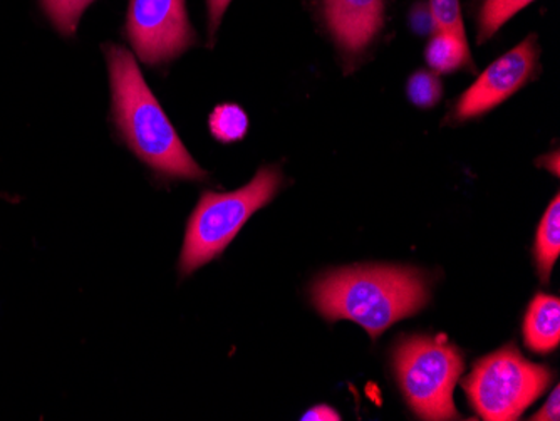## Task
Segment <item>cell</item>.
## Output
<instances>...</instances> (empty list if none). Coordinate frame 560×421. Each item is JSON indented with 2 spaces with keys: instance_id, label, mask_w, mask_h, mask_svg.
Returning <instances> with one entry per match:
<instances>
[{
  "instance_id": "obj_1",
  "label": "cell",
  "mask_w": 560,
  "mask_h": 421,
  "mask_svg": "<svg viewBox=\"0 0 560 421\" xmlns=\"http://www.w3.org/2000/svg\"><path fill=\"white\" fill-rule=\"evenodd\" d=\"M113 115L131 152L160 175L201 180L207 173L197 165L168 116L153 96L133 55L125 47L106 46Z\"/></svg>"
},
{
  "instance_id": "obj_2",
  "label": "cell",
  "mask_w": 560,
  "mask_h": 421,
  "mask_svg": "<svg viewBox=\"0 0 560 421\" xmlns=\"http://www.w3.org/2000/svg\"><path fill=\"white\" fill-rule=\"evenodd\" d=\"M428 300L427 279L408 267H351L324 276L313 288L324 317L352 320L373 339L423 309Z\"/></svg>"
},
{
  "instance_id": "obj_3",
  "label": "cell",
  "mask_w": 560,
  "mask_h": 421,
  "mask_svg": "<svg viewBox=\"0 0 560 421\" xmlns=\"http://www.w3.org/2000/svg\"><path fill=\"white\" fill-rule=\"evenodd\" d=\"M276 166H264L250 184L229 194L206 191L188 220L180 272L191 274L198 267L217 259L229 247L245 222L276 197L282 185Z\"/></svg>"
},
{
  "instance_id": "obj_4",
  "label": "cell",
  "mask_w": 560,
  "mask_h": 421,
  "mask_svg": "<svg viewBox=\"0 0 560 421\" xmlns=\"http://www.w3.org/2000/svg\"><path fill=\"white\" fill-rule=\"evenodd\" d=\"M396 376L411 410L423 420L458 418L453 391L464 371V358L443 336H413L395 353Z\"/></svg>"
},
{
  "instance_id": "obj_5",
  "label": "cell",
  "mask_w": 560,
  "mask_h": 421,
  "mask_svg": "<svg viewBox=\"0 0 560 421\" xmlns=\"http://www.w3.org/2000/svg\"><path fill=\"white\" fill-rule=\"evenodd\" d=\"M552 382L546 366L532 363L515 346L483 358L475 364L464 388L475 411L483 420H517Z\"/></svg>"
},
{
  "instance_id": "obj_6",
  "label": "cell",
  "mask_w": 560,
  "mask_h": 421,
  "mask_svg": "<svg viewBox=\"0 0 560 421\" xmlns=\"http://www.w3.org/2000/svg\"><path fill=\"white\" fill-rule=\"evenodd\" d=\"M126 34L144 65H163L195 44L185 0H130Z\"/></svg>"
},
{
  "instance_id": "obj_7",
  "label": "cell",
  "mask_w": 560,
  "mask_h": 421,
  "mask_svg": "<svg viewBox=\"0 0 560 421\" xmlns=\"http://www.w3.org/2000/svg\"><path fill=\"white\" fill-rule=\"evenodd\" d=\"M539 61V43L537 36H528L512 51L497 59L489 66L474 86L465 91L460 102L456 103L453 118L455 121H467L486 115L490 109L505 102L517 93L536 71Z\"/></svg>"
},
{
  "instance_id": "obj_8",
  "label": "cell",
  "mask_w": 560,
  "mask_h": 421,
  "mask_svg": "<svg viewBox=\"0 0 560 421\" xmlns=\"http://www.w3.org/2000/svg\"><path fill=\"white\" fill-rule=\"evenodd\" d=\"M324 21L346 55L364 51L380 34L385 0H323Z\"/></svg>"
},
{
  "instance_id": "obj_9",
  "label": "cell",
  "mask_w": 560,
  "mask_h": 421,
  "mask_svg": "<svg viewBox=\"0 0 560 421\" xmlns=\"http://www.w3.org/2000/svg\"><path fill=\"white\" fill-rule=\"evenodd\" d=\"M524 339L528 350L552 353L560 342V303L556 295L537 294L524 320Z\"/></svg>"
},
{
  "instance_id": "obj_10",
  "label": "cell",
  "mask_w": 560,
  "mask_h": 421,
  "mask_svg": "<svg viewBox=\"0 0 560 421\" xmlns=\"http://www.w3.org/2000/svg\"><path fill=\"white\" fill-rule=\"evenodd\" d=\"M428 66L433 72H453L471 66L470 47L467 37L455 36V34L440 33L431 37L427 51Z\"/></svg>"
},
{
  "instance_id": "obj_11",
  "label": "cell",
  "mask_w": 560,
  "mask_h": 421,
  "mask_svg": "<svg viewBox=\"0 0 560 421\" xmlns=\"http://www.w3.org/2000/svg\"><path fill=\"white\" fill-rule=\"evenodd\" d=\"M536 264L542 281H549L560 254V198L556 195L540 220L536 237Z\"/></svg>"
},
{
  "instance_id": "obj_12",
  "label": "cell",
  "mask_w": 560,
  "mask_h": 421,
  "mask_svg": "<svg viewBox=\"0 0 560 421\" xmlns=\"http://www.w3.org/2000/svg\"><path fill=\"white\" fill-rule=\"evenodd\" d=\"M532 2L534 0H486L478 17V40L483 43L490 39L509 19L514 17Z\"/></svg>"
},
{
  "instance_id": "obj_13",
  "label": "cell",
  "mask_w": 560,
  "mask_h": 421,
  "mask_svg": "<svg viewBox=\"0 0 560 421\" xmlns=\"http://www.w3.org/2000/svg\"><path fill=\"white\" fill-rule=\"evenodd\" d=\"M248 130V118L237 105H220L210 115V131L223 143L242 140Z\"/></svg>"
},
{
  "instance_id": "obj_14",
  "label": "cell",
  "mask_w": 560,
  "mask_h": 421,
  "mask_svg": "<svg viewBox=\"0 0 560 421\" xmlns=\"http://www.w3.org/2000/svg\"><path fill=\"white\" fill-rule=\"evenodd\" d=\"M94 0H40V8L46 12L52 26L69 37L78 30L84 11L93 4Z\"/></svg>"
},
{
  "instance_id": "obj_15",
  "label": "cell",
  "mask_w": 560,
  "mask_h": 421,
  "mask_svg": "<svg viewBox=\"0 0 560 421\" xmlns=\"http://www.w3.org/2000/svg\"><path fill=\"white\" fill-rule=\"evenodd\" d=\"M408 96L418 108H433L442 97V83L433 71H417L408 81Z\"/></svg>"
},
{
  "instance_id": "obj_16",
  "label": "cell",
  "mask_w": 560,
  "mask_h": 421,
  "mask_svg": "<svg viewBox=\"0 0 560 421\" xmlns=\"http://www.w3.org/2000/svg\"><path fill=\"white\" fill-rule=\"evenodd\" d=\"M428 8L435 21L436 31L465 37L460 0H430Z\"/></svg>"
},
{
  "instance_id": "obj_17",
  "label": "cell",
  "mask_w": 560,
  "mask_h": 421,
  "mask_svg": "<svg viewBox=\"0 0 560 421\" xmlns=\"http://www.w3.org/2000/svg\"><path fill=\"white\" fill-rule=\"evenodd\" d=\"M410 22L413 31H417L418 34H430L433 31H436L435 21H433V15H431L430 8L424 2H418V4L413 5L410 12Z\"/></svg>"
},
{
  "instance_id": "obj_18",
  "label": "cell",
  "mask_w": 560,
  "mask_h": 421,
  "mask_svg": "<svg viewBox=\"0 0 560 421\" xmlns=\"http://www.w3.org/2000/svg\"><path fill=\"white\" fill-rule=\"evenodd\" d=\"M532 420L559 421L560 420V389L559 386L550 393L549 400L544 405L542 410L537 411Z\"/></svg>"
},
{
  "instance_id": "obj_19",
  "label": "cell",
  "mask_w": 560,
  "mask_h": 421,
  "mask_svg": "<svg viewBox=\"0 0 560 421\" xmlns=\"http://www.w3.org/2000/svg\"><path fill=\"white\" fill-rule=\"evenodd\" d=\"M232 0H207V8H209V33L210 37L215 36L219 30L220 21L225 14L226 8L231 5Z\"/></svg>"
},
{
  "instance_id": "obj_20",
  "label": "cell",
  "mask_w": 560,
  "mask_h": 421,
  "mask_svg": "<svg viewBox=\"0 0 560 421\" xmlns=\"http://www.w3.org/2000/svg\"><path fill=\"white\" fill-rule=\"evenodd\" d=\"M302 420H341L339 414L336 413L332 408L326 407V405H319V407H314L313 410L307 411V413L302 417Z\"/></svg>"
}]
</instances>
